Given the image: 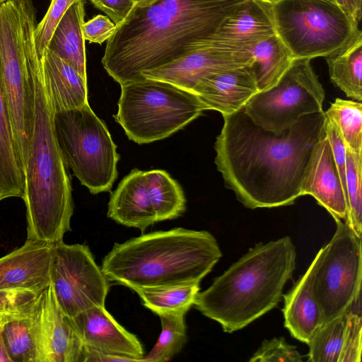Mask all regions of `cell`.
Here are the masks:
<instances>
[{"label":"cell","mask_w":362,"mask_h":362,"mask_svg":"<svg viewBox=\"0 0 362 362\" xmlns=\"http://www.w3.org/2000/svg\"><path fill=\"white\" fill-rule=\"evenodd\" d=\"M148 191L157 221L171 220L181 216L186 209L182 188L165 170L146 171Z\"/></svg>","instance_id":"83f0119b"},{"label":"cell","mask_w":362,"mask_h":362,"mask_svg":"<svg viewBox=\"0 0 362 362\" xmlns=\"http://www.w3.org/2000/svg\"><path fill=\"white\" fill-rule=\"evenodd\" d=\"M334 221L333 237L307 269L323 323L346 311L361 290V238L345 221Z\"/></svg>","instance_id":"9c48e42d"},{"label":"cell","mask_w":362,"mask_h":362,"mask_svg":"<svg viewBox=\"0 0 362 362\" xmlns=\"http://www.w3.org/2000/svg\"><path fill=\"white\" fill-rule=\"evenodd\" d=\"M245 0H153L134 5L107 40L102 64L120 85L184 56Z\"/></svg>","instance_id":"7a4b0ae2"},{"label":"cell","mask_w":362,"mask_h":362,"mask_svg":"<svg viewBox=\"0 0 362 362\" xmlns=\"http://www.w3.org/2000/svg\"><path fill=\"white\" fill-rule=\"evenodd\" d=\"M25 194V175L18 160L0 69V201Z\"/></svg>","instance_id":"d4e9b609"},{"label":"cell","mask_w":362,"mask_h":362,"mask_svg":"<svg viewBox=\"0 0 362 362\" xmlns=\"http://www.w3.org/2000/svg\"><path fill=\"white\" fill-rule=\"evenodd\" d=\"M151 1H153V0H132L134 5H141V4L148 3Z\"/></svg>","instance_id":"7bdbcfd3"},{"label":"cell","mask_w":362,"mask_h":362,"mask_svg":"<svg viewBox=\"0 0 362 362\" xmlns=\"http://www.w3.org/2000/svg\"><path fill=\"white\" fill-rule=\"evenodd\" d=\"M107 206L108 218L141 232L158 222L148 191L146 171L134 169L126 175L112 192Z\"/></svg>","instance_id":"ffe728a7"},{"label":"cell","mask_w":362,"mask_h":362,"mask_svg":"<svg viewBox=\"0 0 362 362\" xmlns=\"http://www.w3.org/2000/svg\"><path fill=\"white\" fill-rule=\"evenodd\" d=\"M325 90L310 59H295L276 84L258 91L244 106L249 117L279 134L303 116L323 111Z\"/></svg>","instance_id":"8fae6325"},{"label":"cell","mask_w":362,"mask_h":362,"mask_svg":"<svg viewBox=\"0 0 362 362\" xmlns=\"http://www.w3.org/2000/svg\"><path fill=\"white\" fill-rule=\"evenodd\" d=\"M325 114L337 127L346 150L362 153L361 102L337 98Z\"/></svg>","instance_id":"f546056e"},{"label":"cell","mask_w":362,"mask_h":362,"mask_svg":"<svg viewBox=\"0 0 362 362\" xmlns=\"http://www.w3.org/2000/svg\"><path fill=\"white\" fill-rule=\"evenodd\" d=\"M303 356L284 337L264 339L250 359V362H301Z\"/></svg>","instance_id":"d590c367"},{"label":"cell","mask_w":362,"mask_h":362,"mask_svg":"<svg viewBox=\"0 0 362 362\" xmlns=\"http://www.w3.org/2000/svg\"><path fill=\"white\" fill-rule=\"evenodd\" d=\"M258 91L252 64L203 76L192 90L206 110L218 111L223 116L243 108Z\"/></svg>","instance_id":"2e32d148"},{"label":"cell","mask_w":362,"mask_h":362,"mask_svg":"<svg viewBox=\"0 0 362 362\" xmlns=\"http://www.w3.org/2000/svg\"><path fill=\"white\" fill-rule=\"evenodd\" d=\"M284 326L297 340L308 344L323 323L320 308L313 293L308 271L285 295Z\"/></svg>","instance_id":"7402d4cb"},{"label":"cell","mask_w":362,"mask_h":362,"mask_svg":"<svg viewBox=\"0 0 362 362\" xmlns=\"http://www.w3.org/2000/svg\"><path fill=\"white\" fill-rule=\"evenodd\" d=\"M222 252L206 230L174 228L115 243L101 269L110 281L136 288L200 283Z\"/></svg>","instance_id":"277c9868"},{"label":"cell","mask_w":362,"mask_h":362,"mask_svg":"<svg viewBox=\"0 0 362 362\" xmlns=\"http://www.w3.org/2000/svg\"><path fill=\"white\" fill-rule=\"evenodd\" d=\"M40 296L31 311L1 317L2 337L11 362H40Z\"/></svg>","instance_id":"603a6c76"},{"label":"cell","mask_w":362,"mask_h":362,"mask_svg":"<svg viewBox=\"0 0 362 362\" xmlns=\"http://www.w3.org/2000/svg\"><path fill=\"white\" fill-rule=\"evenodd\" d=\"M3 316V315H2ZM0 318V361L4 362H11V360L8 357V355L6 351V349L4 342L2 333H1V317Z\"/></svg>","instance_id":"60d3db41"},{"label":"cell","mask_w":362,"mask_h":362,"mask_svg":"<svg viewBox=\"0 0 362 362\" xmlns=\"http://www.w3.org/2000/svg\"><path fill=\"white\" fill-rule=\"evenodd\" d=\"M250 52L259 91L276 84L295 59L276 34L258 42Z\"/></svg>","instance_id":"484cf974"},{"label":"cell","mask_w":362,"mask_h":362,"mask_svg":"<svg viewBox=\"0 0 362 362\" xmlns=\"http://www.w3.org/2000/svg\"><path fill=\"white\" fill-rule=\"evenodd\" d=\"M42 291L0 290V315H20L31 311Z\"/></svg>","instance_id":"8d00e7d4"},{"label":"cell","mask_w":362,"mask_h":362,"mask_svg":"<svg viewBox=\"0 0 362 362\" xmlns=\"http://www.w3.org/2000/svg\"><path fill=\"white\" fill-rule=\"evenodd\" d=\"M69 319L82 341L84 351L144 362V351L139 339L120 325L105 306L92 307Z\"/></svg>","instance_id":"5bb4252c"},{"label":"cell","mask_w":362,"mask_h":362,"mask_svg":"<svg viewBox=\"0 0 362 362\" xmlns=\"http://www.w3.org/2000/svg\"><path fill=\"white\" fill-rule=\"evenodd\" d=\"M351 3L357 12V13L362 17L361 4L362 0H351Z\"/></svg>","instance_id":"b9f144b4"},{"label":"cell","mask_w":362,"mask_h":362,"mask_svg":"<svg viewBox=\"0 0 362 362\" xmlns=\"http://www.w3.org/2000/svg\"><path fill=\"white\" fill-rule=\"evenodd\" d=\"M77 0H52L42 21L34 30V40L37 52L41 57L47 49L57 24L70 7Z\"/></svg>","instance_id":"e575fe53"},{"label":"cell","mask_w":362,"mask_h":362,"mask_svg":"<svg viewBox=\"0 0 362 362\" xmlns=\"http://www.w3.org/2000/svg\"><path fill=\"white\" fill-rule=\"evenodd\" d=\"M296 247L288 236L258 243L198 292L194 306L232 333L276 307L296 267Z\"/></svg>","instance_id":"5b68a950"},{"label":"cell","mask_w":362,"mask_h":362,"mask_svg":"<svg viewBox=\"0 0 362 362\" xmlns=\"http://www.w3.org/2000/svg\"><path fill=\"white\" fill-rule=\"evenodd\" d=\"M98 9L104 12L115 24L119 25L134 6L132 0H89Z\"/></svg>","instance_id":"f35d334b"},{"label":"cell","mask_w":362,"mask_h":362,"mask_svg":"<svg viewBox=\"0 0 362 362\" xmlns=\"http://www.w3.org/2000/svg\"><path fill=\"white\" fill-rule=\"evenodd\" d=\"M223 117L214 162L226 187L249 209L293 204L326 134L325 112L304 115L279 134L253 122L244 107Z\"/></svg>","instance_id":"6da1fadb"},{"label":"cell","mask_w":362,"mask_h":362,"mask_svg":"<svg viewBox=\"0 0 362 362\" xmlns=\"http://www.w3.org/2000/svg\"><path fill=\"white\" fill-rule=\"evenodd\" d=\"M50 285L62 312L72 317L94 306H105L110 284L86 244H54Z\"/></svg>","instance_id":"7c38bea8"},{"label":"cell","mask_w":362,"mask_h":362,"mask_svg":"<svg viewBox=\"0 0 362 362\" xmlns=\"http://www.w3.org/2000/svg\"><path fill=\"white\" fill-rule=\"evenodd\" d=\"M33 23L23 25L31 104V132L25 168L27 240L55 244L71 230L74 213L68 168L54 132L53 109L35 40Z\"/></svg>","instance_id":"3957f363"},{"label":"cell","mask_w":362,"mask_h":362,"mask_svg":"<svg viewBox=\"0 0 362 362\" xmlns=\"http://www.w3.org/2000/svg\"><path fill=\"white\" fill-rule=\"evenodd\" d=\"M348 310L322 324L315 332L308 344V361L339 362L347 324Z\"/></svg>","instance_id":"4dcf8cb0"},{"label":"cell","mask_w":362,"mask_h":362,"mask_svg":"<svg viewBox=\"0 0 362 362\" xmlns=\"http://www.w3.org/2000/svg\"><path fill=\"white\" fill-rule=\"evenodd\" d=\"M250 50L224 48L208 37L193 43L181 58L142 72L144 78L161 80L192 92L197 81L206 75L252 65Z\"/></svg>","instance_id":"4fadbf2b"},{"label":"cell","mask_w":362,"mask_h":362,"mask_svg":"<svg viewBox=\"0 0 362 362\" xmlns=\"http://www.w3.org/2000/svg\"><path fill=\"white\" fill-rule=\"evenodd\" d=\"M310 195L333 218L345 221L347 197L326 134L316 146L303 187L302 196Z\"/></svg>","instance_id":"d6986e66"},{"label":"cell","mask_w":362,"mask_h":362,"mask_svg":"<svg viewBox=\"0 0 362 362\" xmlns=\"http://www.w3.org/2000/svg\"><path fill=\"white\" fill-rule=\"evenodd\" d=\"M185 314L166 313L158 315L161 332L151 351L143 357L144 362H163L177 354L187 340Z\"/></svg>","instance_id":"1f68e13d"},{"label":"cell","mask_w":362,"mask_h":362,"mask_svg":"<svg viewBox=\"0 0 362 362\" xmlns=\"http://www.w3.org/2000/svg\"><path fill=\"white\" fill-rule=\"evenodd\" d=\"M332 82L347 97L362 100V37L325 58Z\"/></svg>","instance_id":"4316f807"},{"label":"cell","mask_w":362,"mask_h":362,"mask_svg":"<svg viewBox=\"0 0 362 362\" xmlns=\"http://www.w3.org/2000/svg\"><path fill=\"white\" fill-rule=\"evenodd\" d=\"M272 5L263 0H245L208 38L224 48L250 50L276 34Z\"/></svg>","instance_id":"ac0fdd59"},{"label":"cell","mask_w":362,"mask_h":362,"mask_svg":"<svg viewBox=\"0 0 362 362\" xmlns=\"http://www.w3.org/2000/svg\"><path fill=\"white\" fill-rule=\"evenodd\" d=\"M1 316H2V315H0V318H1Z\"/></svg>","instance_id":"bcb514c9"},{"label":"cell","mask_w":362,"mask_h":362,"mask_svg":"<svg viewBox=\"0 0 362 362\" xmlns=\"http://www.w3.org/2000/svg\"><path fill=\"white\" fill-rule=\"evenodd\" d=\"M199 289V283H195L162 288H136L134 291L143 305L158 316L166 313L186 314L194 305Z\"/></svg>","instance_id":"f1b7e54d"},{"label":"cell","mask_w":362,"mask_h":362,"mask_svg":"<svg viewBox=\"0 0 362 362\" xmlns=\"http://www.w3.org/2000/svg\"><path fill=\"white\" fill-rule=\"evenodd\" d=\"M54 244L27 240L0 258V290L42 291L50 284Z\"/></svg>","instance_id":"e0dca14e"},{"label":"cell","mask_w":362,"mask_h":362,"mask_svg":"<svg viewBox=\"0 0 362 362\" xmlns=\"http://www.w3.org/2000/svg\"><path fill=\"white\" fill-rule=\"evenodd\" d=\"M115 24L106 16L98 15L82 25L85 40L101 45L107 40L115 29Z\"/></svg>","instance_id":"74e56055"},{"label":"cell","mask_w":362,"mask_h":362,"mask_svg":"<svg viewBox=\"0 0 362 362\" xmlns=\"http://www.w3.org/2000/svg\"><path fill=\"white\" fill-rule=\"evenodd\" d=\"M272 10L276 34L294 59L325 58L362 37L359 23L326 0H281Z\"/></svg>","instance_id":"52a82bcc"},{"label":"cell","mask_w":362,"mask_h":362,"mask_svg":"<svg viewBox=\"0 0 362 362\" xmlns=\"http://www.w3.org/2000/svg\"><path fill=\"white\" fill-rule=\"evenodd\" d=\"M9 1V0H0V3L4 2V1Z\"/></svg>","instance_id":"f6af8a7d"},{"label":"cell","mask_w":362,"mask_h":362,"mask_svg":"<svg viewBox=\"0 0 362 362\" xmlns=\"http://www.w3.org/2000/svg\"><path fill=\"white\" fill-rule=\"evenodd\" d=\"M40 305V362H82V341L59 306L50 284L42 291Z\"/></svg>","instance_id":"9a60e30c"},{"label":"cell","mask_w":362,"mask_h":362,"mask_svg":"<svg viewBox=\"0 0 362 362\" xmlns=\"http://www.w3.org/2000/svg\"><path fill=\"white\" fill-rule=\"evenodd\" d=\"M329 2L334 4L341 8H343L346 13H348L354 20L358 23H360L361 16H360L356 11L351 0H326Z\"/></svg>","instance_id":"ab89813d"},{"label":"cell","mask_w":362,"mask_h":362,"mask_svg":"<svg viewBox=\"0 0 362 362\" xmlns=\"http://www.w3.org/2000/svg\"><path fill=\"white\" fill-rule=\"evenodd\" d=\"M22 6V0L0 3V69L16 152L24 172L29 152L32 116L23 47Z\"/></svg>","instance_id":"30bf717a"},{"label":"cell","mask_w":362,"mask_h":362,"mask_svg":"<svg viewBox=\"0 0 362 362\" xmlns=\"http://www.w3.org/2000/svg\"><path fill=\"white\" fill-rule=\"evenodd\" d=\"M120 86L114 117L139 144L168 137L206 110L195 93L164 81L145 78Z\"/></svg>","instance_id":"8992f818"},{"label":"cell","mask_w":362,"mask_h":362,"mask_svg":"<svg viewBox=\"0 0 362 362\" xmlns=\"http://www.w3.org/2000/svg\"><path fill=\"white\" fill-rule=\"evenodd\" d=\"M263 1H267L271 4H276L279 1H281V0H263Z\"/></svg>","instance_id":"ee69618b"},{"label":"cell","mask_w":362,"mask_h":362,"mask_svg":"<svg viewBox=\"0 0 362 362\" xmlns=\"http://www.w3.org/2000/svg\"><path fill=\"white\" fill-rule=\"evenodd\" d=\"M56 139L67 168L93 194L109 192L119 155L105 124L89 104L54 115Z\"/></svg>","instance_id":"ba28073f"},{"label":"cell","mask_w":362,"mask_h":362,"mask_svg":"<svg viewBox=\"0 0 362 362\" xmlns=\"http://www.w3.org/2000/svg\"><path fill=\"white\" fill-rule=\"evenodd\" d=\"M84 16V1L77 0L57 24L47 49L87 79L85 39L82 30Z\"/></svg>","instance_id":"cb8c5ba5"},{"label":"cell","mask_w":362,"mask_h":362,"mask_svg":"<svg viewBox=\"0 0 362 362\" xmlns=\"http://www.w3.org/2000/svg\"><path fill=\"white\" fill-rule=\"evenodd\" d=\"M346 182L348 213L345 221L354 233L362 235V153L346 150Z\"/></svg>","instance_id":"d6a6232c"},{"label":"cell","mask_w":362,"mask_h":362,"mask_svg":"<svg viewBox=\"0 0 362 362\" xmlns=\"http://www.w3.org/2000/svg\"><path fill=\"white\" fill-rule=\"evenodd\" d=\"M41 61L45 83L55 113L88 103L87 79L48 49Z\"/></svg>","instance_id":"44dd1931"},{"label":"cell","mask_w":362,"mask_h":362,"mask_svg":"<svg viewBox=\"0 0 362 362\" xmlns=\"http://www.w3.org/2000/svg\"><path fill=\"white\" fill-rule=\"evenodd\" d=\"M360 303L361 295L348 310L347 324L339 362L361 361L362 317L361 308L357 310L356 305Z\"/></svg>","instance_id":"836d02e7"}]
</instances>
